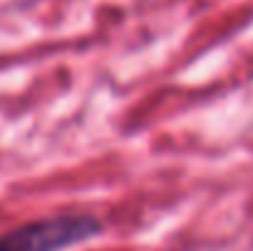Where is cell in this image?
Segmentation results:
<instances>
[{
  "label": "cell",
  "instance_id": "6da1fadb",
  "mask_svg": "<svg viewBox=\"0 0 253 251\" xmlns=\"http://www.w3.org/2000/svg\"><path fill=\"white\" fill-rule=\"evenodd\" d=\"M98 229L101 224L88 214L40 219L0 234V251H62L93 239Z\"/></svg>",
  "mask_w": 253,
  "mask_h": 251
}]
</instances>
